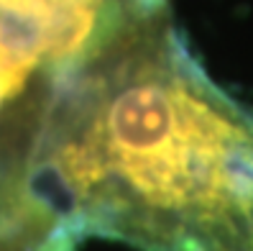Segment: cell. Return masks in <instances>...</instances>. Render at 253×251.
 I'll list each match as a JSON object with an SVG mask.
<instances>
[{"label": "cell", "instance_id": "obj_1", "mask_svg": "<svg viewBox=\"0 0 253 251\" xmlns=\"http://www.w3.org/2000/svg\"><path fill=\"white\" fill-rule=\"evenodd\" d=\"M54 161L84 239L253 251V108L210 80L171 21L92 67Z\"/></svg>", "mask_w": 253, "mask_h": 251}]
</instances>
